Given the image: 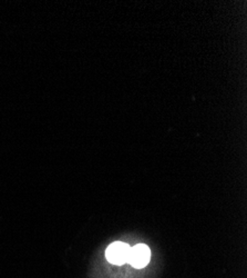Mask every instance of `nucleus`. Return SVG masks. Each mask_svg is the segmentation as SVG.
I'll return each mask as SVG.
<instances>
[{
    "mask_svg": "<svg viewBox=\"0 0 247 278\" xmlns=\"http://www.w3.org/2000/svg\"><path fill=\"white\" fill-rule=\"evenodd\" d=\"M130 246L124 244V242L118 241L113 242L109 246L107 249V258L111 264L114 265H123L127 263V257H129Z\"/></svg>",
    "mask_w": 247,
    "mask_h": 278,
    "instance_id": "obj_2",
    "label": "nucleus"
},
{
    "mask_svg": "<svg viewBox=\"0 0 247 278\" xmlns=\"http://www.w3.org/2000/svg\"><path fill=\"white\" fill-rule=\"evenodd\" d=\"M150 257H151V251L149 247L139 244L134 247H130L127 263H130L135 268H143L148 265Z\"/></svg>",
    "mask_w": 247,
    "mask_h": 278,
    "instance_id": "obj_1",
    "label": "nucleus"
}]
</instances>
